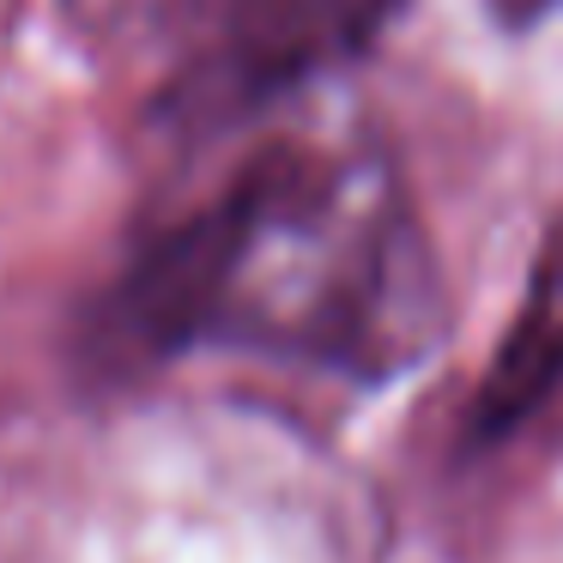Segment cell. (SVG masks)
<instances>
[{
	"label": "cell",
	"mask_w": 563,
	"mask_h": 563,
	"mask_svg": "<svg viewBox=\"0 0 563 563\" xmlns=\"http://www.w3.org/2000/svg\"><path fill=\"white\" fill-rule=\"evenodd\" d=\"M146 345H243L394 369L430 333V255L406 188L352 140H285L183 219L128 285Z\"/></svg>",
	"instance_id": "obj_1"
}]
</instances>
